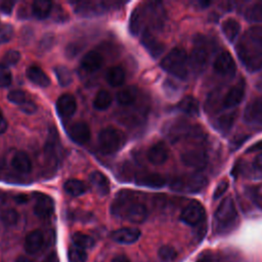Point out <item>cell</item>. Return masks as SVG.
Listing matches in <instances>:
<instances>
[{
    "instance_id": "47",
    "label": "cell",
    "mask_w": 262,
    "mask_h": 262,
    "mask_svg": "<svg viewBox=\"0 0 262 262\" xmlns=\"http://www.w3.org/2000/svg\"><path fill=\"white\" fill-rule=\"evenodd\" d=\"M13 36V28L9 24H0V44L10 41Z\"/></svg>"
},
{
    "instance_id": "40",
    "label": "cell",
    "mask_w": 262,
    "mask_h": 262,
    "mask_svg": "<svg viewBox=\"0 0 262 262\" xmlns=\"http://www.w3.org/2000/svg\"><path fill=\"white\" fill-rule=\"evenodd\" d=\"M72 242L73 245L80 247L84 250L92 248L94 246V239L90 235L82 232H75L72 235Z\"/></svg>"
},
{
    "instance_id": "26",
    "label": "cell",
    "mask_w": 262,
    "mask_h": 262,
    "mask_svg": "<svg viewBox=\"0 0 262 262\" xmlns=\"http://www.w3.org/2000/svg\"><path fill=\"white\" fill-rule=\"evenodd\" d=\"M27 78L34 84L40 87H47L50 85V79L47 74L38 66H31L26 71Z\"/></svg>"
},
{
    "instance_id": "9",
    "label": "cell",
    "mask_w": 262,
    "mask_h": 262,
    "mask_svg": "<svg viewBox=\"0 0 262 262\" xmlns=\"http://www.w3.org/2000/svg\"><path fill=\"white\" fill-rule=\"evenodd\" d=\"M180 159L183 165L196 170L204 169L208 164V155L203 148L200 147L185 150L181 154Z\"/></svg>"
},
{
    "instance_id": "3",
    "label": "cell",
    "mask_w": 262,
    "mask_h": 262,
    "mask_svg": "<svg viewBox=\"0 0 262 262\" xmlns=\"http://www.w3.org/2000/svg\"><path fill=\"white\" fill-rule=\"evenodd\" d=\"M238 215L232 198L227 196L221 201L214 214L216 229L224 232L232 229L237 223Z\"/></svg>"
},
{
    "instance_id": "35",
    "label": "cell",
    "mask_w": 262,
    "mask_h": 262,
    "mask_svg": "<svg viewBox=\"0 0 262 262\" xmlns=\"http://www.w3.org/2000/svg\"><path fill=\"white\" fill-rule=\"evenodd\" d=\"M125 78H126L125 71L119 66L110 68L105 73V79L107 83L113 87H118L122 85L125 81Z\"/></svg>"
},
{
    "instance_id": "60",
    "label": "cell",
    "mask_w": 262,
    "mask_h": 262,
    "mask_svg": "<svg viewBox=\"0 0 262 262\" xmlns=\"http://www.w3.org/2000/svg\"><path fill=\"white\" fill-rule=\"evenodd\" d=\"M257 88L259 89V91H262V81H259V82H258Z\"/></svg>"
},
{
    "instance_id": "41",
    "label": "cell",
    "mask_w": 262,
    "mask_h": 262,
    "mask_svg": "<svg viewBox=\"0 0 262 262\" xmlns=\"http://www.w3.org/2000/svg\"><path fill=\"white\" fill-rule=\"evenodd\" d=\"M68 260L69 262H86L87 253L84 249L73 245L68 250Z\"/></svg>"
},
{
    "instance_id": "57",
    "label": "cell",
    "mask_w": 262,
    "mask_h": 262,
    "mask_svg": "<svg viewBox=\"0 0 262 262\" xmlns=\"http://www.w3.org/2000/svg\"><path fill=\"white\" fill-rule=\"evenodd\" d=\"M112 262H130V260H129L126 256L121 255V256L115 257V258L112 260Z\"/></svg>"
},
{
    "instance_id": "51",
    "label": "cell",
    "mask_w": 262,
    "mask_h": 262,
    "mask_svg": "<svg viewBox=\"0 0 262 262\" xmlns=\"http://www.w3.org/2000/svg\"><path fill=\"white\" fill-rule=\"evenodd\" d=\"M80 50H81V48L79 47L78 44H69L66 49V52H67L68 56H74L77 53H79Z\"/></svg>"
},
{
    "instance_id": "33",
    "label": "cell",
    "mask_w": 262,
    "mask_h": 262,
    "mask_svg": "<svg viewBox=\"0 0 262 262\" xmlns=\"http://www.w3.org/2000/svg\"><path fill=\"white\" fill-rule=\"evenodd\" d=\"M138 95V90L134 86H127L117 92V101L122 105H130L135 102Z\"/></svg>"
},
{
    "instance_id": "20",
    "label": "cell",
    "mask_w": 262,
    "mask_h": 262,
    "mask_svg": "<svg viewBox=\"0 0 262 262\" xmlns=\"http://www.w3.org/2000/svg\"><path fill=\"white\" fill-rule=\"evenodd\" d=\"M71 139L78 144H85L90 139V128L85 122H76L69 128Z\"/></svg>"
},
{
    "instance_id": "6",
    "label": "cell",
    "mask_w": 262,
    "mask_h": 262,
    "mask_svg": "<svg viewBox=\"0 0 262 262\" xmlns=\"http://www.w3.org/2000/svg\"><path fill=\"white\" fill-rule=\"evenodd\" d=\"M210 56L208 41L203 36H198L194 40L193 48L188 56V66L195 74H200L206 68Z\"/></svg>"
},
{
    "instance_id": "22",
    "label": "cell",
    "mask_w": 262,
    "mask_h": 262,
    "mask_svg": "<svg viewBox=\"0 0 262 262\" xmlns=\"http://www.w3.org/2000/svg\"><path fill=\"white\" fill-rule=\"evenodd\" d=\"M102 63H103L102 55L99 52L94 51V50L87 52L81 60L82 69L88 73L96 72L97 70H99L101 68Z\"/></svg>"
},
{
    "instance_id": "19",
    "label": "cell",
    "mask_w": 262,
    "mask_h": 262,
    "mask_svg": "<svg viewBox=\"0 0 262 262\" xmlns=\"http://www.w3.org/2000/svg\"><path fill=\"white\" fill-rule=\"evenodd\" d=\"M245 96V85L243 82L232 86L223 97L222 106L224 108H231L242 102Z\"/></svg>"
},
{
    "instance_id": "23",
    "label": "cell",
    "mask_w": 262,
    "mask_h": 262,
    "mask_svg": "<svg viewBox=\"0 0 262 262\" xmlns=\"http://www.w3.org/2000/svg\"><path fill=\"white\" fill-rule=\"evenodd\" d=\"M44 246V235L40 230H33L28 233L25 239V249L29 254H36Z\"/></svg>"
},
{
    "instance_id": "48",
    "label": "cell",
    "mask_w": 262,
    "mask_h": 262,
    "mask_svg": "<svg viewBox=\"0 0 262 262\" xmlns=\"http://www.w3.org/2000/svg\"><path fill=\"white\" fill-rule=\"evenodd\" d=\"M227 188H228V182H227L226 180L221 181V182L216 186V188H215V190H214V192H213V199H214V200L220 199V198L225 193V191L227 190Z\"/></svg>"
},
{
    "instance_id": "55",
    "label": "cell",
    "mask_w": 262,
    "mask_h": 262,
    "mask_svg": "<svg viewBox=\"0 0 262 262\" xmlns=\"http://www.w3.org/2000/svg\"><path fill=\"white\" fill-rule=\"evenodd\" d=\"M252 192H253V196L255 198V200L259 204L262 201V185L256 187L255 189H253Z\"/></svg>"
},
{
    "instance_id": "42",
    "label": "cell",
    "mask_w": 262,
    "mask_h": 262,
    "mask_svg": "<svg viewBox=\"0 0 262 262\" xmlns=\"http://www.w3.org/2000/svg\"><path fill=\"white\" fill-rule=\"evenodd\" d=\"M0 219L3 224L12 226L18 221V213L14 209H6L1 213Z\"/></svg>"
},
{
    "instance_id": "58",
    "label": "cell",
    "mask_w": 262,
    "mask_h": 262,
    "mask_svg": "<svg viewBox=\"0 0 262 262\" xmlns=\"http://www.w3.org/2000/svg\"><path fill=\"white\" fill-rule=\"evenodd\" d=\"M255 163H256L260 168H262V152H261V154H259V155L256 157V159H255Z\"/></svg>"
},
{
    "instance_id": "43",
    "label": "cell",
    "mask_w": 262,
    "mask_h": 262,
    "mask_svg": "<svg viewBox=\"0 0 262 262\" xmlns=\"http://www.w3.org/2000/svg\"><path fill=\"white\" fill-rule=\"evenodd\" d=\"M158 256L163 262H172L176 258L177 253L171 246H162L158 251Z\"/></svg>"
},
{
    "instance_id": "45",
    "label": "cell",
    "mask_w": 262,
    "mask_h": 262,
    "mask_svg": "<svg viewBox=\"0 0 262 262\" xmlns=\"http://www.w3.org/2000/svg\"><path fill=\"white\" fill-rule=\"evenodd\" d=\"M12 76L9 68L3 63H0V87L4 88L11 84Z\"/></svg>"
},
{
    "instance_id": "7",
    "label": "cell",
    "mask_w": 262,
    "mask_h": 262,
    "mask_svg": "<svg viewBox=\"0 0 262 262\" xmlns=\"http://www.w3.org/2000/svg\"><path fill=\"white\" fill-rule=\"evenodd\" d=\"M124 143V134L114 127H106L99 132L98 144L100 150L104 154L117 152L122 148Z\"/></svg>"
},
{
    "instance_id": "25",
    "label": "cell",
    "mask_w": 262,
    "mask_h": 262,
    "mask_svg": "<svg viewBox=\"0 0 262 262\" xmlns=\"http://www.w3.org/2000/svg\"><path fill=\"white\" fill-rule=\"evenodd\" d=\"M89 181L94 190L99 195H106L110 192V182L104 174L99 171H94L89 176Z\"/></svg>"
},
{
    "instance_id": "4",
    "label": "cell",
    "mask_w": 262,
    "mask_h": 262,
    "mask_svg": "<svg viewBox=\"0 0 262 262\" xmlns=\"http://www.w3.org/2000/svg\"><path fill=\"white\" fill-rule=\"evenodd\" d=\"M259 46L251 39L248 42H241L236 46V54L241 62L251 73L262 69V49Z\"/></svg>"
},
{
    "instance_id": "24",
    "label": "cell",
    "mask_w": 262,
    "mask_h": 262,
    "mask_svg": "<svg viewBox=\"0 0 262 262\" xmlns=\"http://www.w3.org/2000/svg\"><path fill=\"white\" fill-rule=\"evenodd\" d=\"M11 167L18 173L27 174L32 170V163L29 156L21 150L14 152L11 158Z\"/></svg>"
},
{
    "instance_id": "15",
    "label": "cell",
    "mask_w": 262,
    "mask_h": 262,
    "mask_svg": "<svg viewBox=\"0 0 262 262\" xmlns=\"http://www.w3.org/2000/svg\"><path fill=\"white\" fill-rule=\"evenodd\" d=\"M77 110V102L72 94L66 93L58 97L56 101V111L61 119H70Z\"/></svg>"
},
{
    "instance_id": "37",
    "label": "cell",
    "mask_w": 262,
    "mask_h": 262,
    "mask_svg": "<svg viewBox=\"0 0 262 262\" xmlns=\"http://www.w3.org/2000/svg\"><path fill=\"white\" fill-rule=\"evenodd\" d=\"M112 101H113V98H112V95L110 94V92L104 89H101L95 94L92 104L95 110L104 111L111 106Z\"/></svg>"
},
{
    "instance_id": "16",
    "label": "cell",
    "mask_w": 262,
    "mask_h": 262,
    "mask_svg": "<svg viewBox=\"0 0 262 262\" xmlns=\"http://www.w3.org/2000/svg\"><path fill=\"white\" fill-rule=\"evenodd\" d=\"M140 230L135 227H122L119 229L114 230L111 233V237L113 241L119 244H133L138 241L140 237Z\"/></svg>"
},
{
    "instance_id": "12",
    "label": "cell",
    "mask_w": 262,
    "mask_h": 262,
    "mask_svg": "<svg viewBox=\"0 0 262 262\" xmlns=\"http://www.w3.org/2000/svg\"><path fill=\"white\" fill-rule=\"evenodd\" d=\"M214 71L222 76V77H232L235 74V62L232 58L231 54L227 51L220 52L214 62H213Z\"/></svg>"
},
{
    "instance_id": "21",
    "label": "cell",
    "mask_w": 262,
    "mask_h": 262,
    "mask_svg": "<svg viewBox=\"0 0 262 262\" xmlns=\"http://www.w3.org/2000/svg\"><path fill=\"white\" fill-rule=\"evenodd\" d=\"M168 148L163 142H157L152 144L147 150V160L154 165H162L168 159Z\"/></svg>"
},
{
    "instance_id": "18",
    "label": "cell",
    "mask_w": 262,
    "mask_h": 262,
    "mask_svg": "<svg viewBox=\"0 0 262 262\" xmlns=\"http://www.w3.org/2000/svg\"><path fill=\"white\" fill-rule=\"evenodd\" d=\"M54 211V202L53 200L43 193H39L36 196V202L34 205V212L40 218H48L52 215Z\"/></svg>"
},
{
    "instance_id": "17",
    "label": "cell",
    "mask_w": 262,
    "mask_h": 262,
    "mask_svg": "<svg viewBox=\"0 0 262 262\" xmlns=\"http://www.w3.org/2000/svg\"><path fill=\"white\" fill-rule=\"evenodd\" d=\"M107 2H79L75 6V12L83 16H91L103 13L110 8Z\"/></svg>"
},
{
    "instance_id": "5",
    "label": "cell",
    "mask_w": 262,
    "mask_h": 262,
    "mask_svg": "<svg viewBox=\"0 0 262 262\" xmlns=\"http://www.w3.org/2000/svg\"><path fill=\"white\" fill-rule=\"evenodd\" d=\"M164 134L170 141L176 142L183 138L193 137L199 138L203 135L202 130H199L196 126H191L186 121L176 120L168 123L164 128Z\"/></svg>"
},
{
    "instance_id": "34",
    "label": "cell",
    "mask_w": 262,
    "mask_h": 262,
    "mask_svg": "<svg viewBox=\"0 0 262 262\" xmlns=\"http://www.w3.org/2000/svg\"><path fill=\"white\" fill-rule=\"evenodd\" d=\"M52 10V3L48 0H37L32 4V12L38 19H45Z\"/></svg>"
},
{
    "instance_id": "38",
    "label": "cell",
    "mask_w": 262,
    "mask_h": 262,
    "mask_svg": "<svg viewBox=\"0 0 262 262\" xmlns=\"http://www.w3.org/2000/svg\"><path fill=\"white\" fill-rule=\"evenodd\" d=\"M245 18L250 23H262V1L249 6L245 12Z\"/></svg>"
},
{
    "instance_id": "11",
    "label": "cell",
    "mask_w": 262,
    "mask_h": 262,
    "mask_svg": "<svg viewBox=\"0 0 262 262\" xmlns=\"http://www.w3.org/2000/svg\"><path fill=\"white\" fill-rule=\"evenodd\" d=\"M142 7L144 13V20L147 18L154 29H160L164 26L166 13L161 3L150 2Z\"/></svg>"
},
{
    "instance_id": "28",
    "label": "cell",
    "mask_w": 262,
    "mask_h": 262,
    "mask_svg": "<svg viewBox=\"0 0 262 262\" xmlns=\"http://www.w3.org/2000/svg\"><path fill=\"white\" fill-rule=\"evenodd\" d=\"M136 183L138 185L152 187V188H159L166 184V179L160 174L156 173H147V174H141L137 176Z\"/></svg>"
},
{
    "instance_id": "54",
    "label": "cell",
    "mask_w": 262,
    "mask_h": 262,
    "mask_svg": "<svg viewBox=\"0 0 262 262\" xmlns=\"http://www.w3.org/2000/svg\"><path fill=\"white\" fill-rule=\"evenodd\" d=\"M39 262H59V259H58V256L56 255V253L52 252V253L48 254L45 258H43Z\"/></svg>"
},
{
    "instance_id": "27",
    "label": "cell",
    "mask_w": 262,
    "mask_h": 262,
    "mask_svg": "<svg viewBox=\"0 0 262 262\" xmlns=\"http://www.w3.org/2000/svg\"><path fill=\"white\" fill-rule=\"evenodd\" d=\"M144 24V13H143V7L137 6L133 9V11L130 14L129 18V32L132 35H138L141 32L142 26Z\"/></svg>"
},
{
    "instance_id": "46",
    "label": "cell",
    "mask_w": 262,
    "mask_h": 262,
    "mask_svg": "<svg viewBox=\"0 0 262 262\" xmlns=\"http://www.w3.org/2000/svg\"><path fill=\"white\" fill-rule=\"evenodd\" d=\"M20 58V54L18 51L16 50H9L7 51L2 58V63L7 66V67H11V66H15L18 60Z\"/></svg>"
},
{
    "instance_id": "53",
    "label": "cell",
    "mask_w": 262,
    "mask_h": 262,
    "mask_svg": "<svg viewBox=\"0 0 262 262\" xmlns=\"http://www.w3.org/2000/svg\"><path fill=\"white\" fill-rule=\"evenodd\" d=\"M260 150H262V140H259L256 143L249 146V148L246 150V152L249 154V152H255V151H260Z\"/></svg>"
},
{
    "instance_id": "50",
    "label": "cell",
    "mask_w": 262,
    "mask_h": 262,
    "mask_svg": "<svg viewBox=\"0 0 262 262\" xmlns=\"http://www.w3.org/2000/svg\"><path fill=\"white\" fill-rule=\"evenodd\" d=\"M14 2L13 1H4V2H1L0 3V11L2 13H5V14H10L12 12V9H13V6H14Z\"/></svg>"
},
{
    "instance_id": "14",
    "label": "cell",
    "mask_w": 262,
    "mask_h": 262,
    "mask_svg": "<svg viewBox=\"0 0 262 262\" xmlns=\"http://www.w3.org/2000/svg\"><path fill=\"white\" fill-rule=\"evenodd\" d=\"M140 41L142 46L154 58L159 57L165 50V45L161 41H159L148 29L143 30V32L141 33Z\"/></svg>"
},
{
    "instance_id": "10",
    "label": "cell",
    "mask_w": 262,
    "mask_h": 262,
    "mask_svg": "<svg viewBox=\"0 0 262 262\" xmlns=\"http://www.w3.org/2000/svg\"><path fill=\"white\" fill-rule=\"evenodd\" d=\"M206 217L205 208L196 202L187 205L180 214V220L190 226L200 224Z\"/></svg>"
},
{
    "instance_id": "8",
    "label": "cell",
    "mask_w": 262,
    "mask_h": 262,
    "mask_svg": "<svg viewBox=\"0 0 262 262\" xmlns=\"http://www.w3.org/2000/svg\"><path fill=\"white\" fill-rule=\"evenodd\" d=\"M208 183L207 178L202 174H192L174 178L171 183V189L179 192H200Z\"/></svg>"
},
{
    "instance_id": "39",
    "label": "cell",
    "mask_w": 262,
    "mask_h": 262,
    "mask_svg": "<svg viewBox=\"0 0 262 262\" xmlns=\"http://www.w3.org/2000/svg\"><path fill=\"white\" fill-rule=\"evenodd\" d=\"M53 71H54V74H55L56 79L60 86L66 87L72 83L73 76H72L71 71L68 68H66L63 66H56L53 69Z\"/></svg>"
},
{
    "instance_id": "30",
    "label": "cell",
    "mask_w": 262,
    "mask_h": 262,
    "mask_svg": "<svg viewBox=\"0 0 262 262\" xmlns=\"http://www.w3.org/2000/svg\"><path fill=\"white\" fill-rule=\"evenodd\" d=\"M176 108L181 113H184L189 116H198L200 112L199 101L193 96L183 97L176 105Z\"/></svg>"
},
{
    "instance_id": "59",
    "label": "cell",
    "mask_w": 262,
    "mask_h": 262,
    "mask_svg": "<svg viewBox=\"0 0 262 262\" xmlns=\"http://www.w3.org/2000/svg\"><path fill=\"white\" fill-rule=\"evenodd\" d=\"M15 262H36V261H34L30 258H27V257H18Z\"/></svg>"
},
{
    "instance_id": "32",
    "label": "cell",
    "mask_w": 262,
    "mask_h": 262,
    "mask_svg": "<svg viewBox=\"0 0 262 262\" xmlns=\"http://www.w3.org/2000/svg\"><path fill=\"white\" fill-rule=\"evenodd\" d=\"M235 113H228V114H224L222 116H219L215 122H214V127L215 129L225 135L227 132H229V130L232 128L233 124H234V121H235Z\"/></svg>"
},
{
    "instance_id": "56",
    "label": "cell",
    "mask_w": 262,
    "mask_h": 262,
    "mask_svg": "<svg viewBox=\"0 0 262 262\" xmlns=\"http://www.w3.org/2000/svg\"><path fill=\"white\" fill-rule=\"evenodd\" d=\"M7 129V121L3 117L2 112L0 111V134H3Z\"/></svg>"
},
{
    "instance_id": "36",
    "label": "cell",
    "mask_w": 262,
    "mask_h": 262,
    "mask_svg": "<svg viewBox=\"0 0 262 262\" xmlns=\"http://www.w3.org/2000/svg\"><path fill=\"white\" fill-rule=\"evenodd\" d=\"M64 191L73 196H80L87 191V187L85 183L79 179H68L63 184Z\"/></svg>"
},
{
    "instance_id": "1",
    "label": "cell",
    "mask_w": 262,
    "mask_h": 262,
    "mask_svg": "<svg viewBox=\"0 0 262 262\" xmlns=\"http://www.w3.org/2000/svg\"><path fill=\"white\" fill-rule=\"evenodd\" d=\"M113 215L131 223H142L147 217L146 207L133 200L129 191H120L111 206Z\"/></svg>"
},
{
    "instance_id": "31",
    "label": "cell",
    "mask_w": 262,
    "mask_h": 262,
    "mask_svg": "<svg viewBox=\"0 0 262 262\" xmlns=\"http://www.w3.org/2000/svg\"><path fill=\"white\" fill-rule=\"evenodd\" d=\"M221 30L227 41L232 43L241 32V25L233 18H227L222 23Z\"/></svg>"
},
{
    "instance_id": "2",
    "label": "cell",
    "mask_w": 262,
    "mask_h": 262,
    "mask_svg": "<svg viewBox=\"0 0 262 262\" xmlns=\"http://www.w3.org/2000/svg\"><path fill=\"white\" fill-rule=\"evenodd\" d=\"M161 68L172 76L184 80L188 75V55L181 47L171 49L161 60Z\"/></svg>"
},
{
    "instance_id": "13",
    "label": "cell",
    "mask_w": 262,
    "mask_h": 262,
    "mask_svg": "<svg viewBox=\"0 0 262 262\" xmlns=\"http://www.w3.org/2000/svg\"><path fill=\"white\" fill-rule=\"evenodd\" d=\"M243 119L249 125L262 127V97L253 99L247 104Z\"/></svg>"
},
{
    "instance_id": "49",
    "label": "cell",
    "mask_w": 262,
    "mask_h": 262,
    "mask_svg": "<svg viewBox=\"0 0 262 262\" xmlns=\"http://www.w3.org/2000/svg\"><path fill=\"white\" fill-rule=\"evenodd\" d=\"M19 108L21 110V112H24L25 114L28 115H32L37 111V105L31 101V100H27L25 103H23L21 105H19Z\"/></svg>"
},
{
    "instance_id": "44",
    "label": "cell",
    "mask_w": 262,
    "mask_h": 262,
    "mask_svg": "<svg viewBox=\"0 0 262 262\" xmlns=\"http://www.w3.org/2000/svg\"><path fill=\"white\" fill-rule=\"evenodd\" d=\"M7 99L17 105H21L23 103H25L27 101V96L26 93L23 90L19 89H15V90H11L8 94H7Z\"/></svg>"
},
{
    "instance_id": "52",
    "label": "cell",
    "mask_w": 262,
    "mask_h": 262,
    "mask_svg": "<svg viewBox=\"0 0 262 262\" xmlns=\"http://www.w3.org/2000/svg\"><path fill=\"white\" fill-rule=\"evenodd\" d=\"M247 136H242V137H234L232 140H231V143H230V146L232 147V149H235V148H238V146H241L243 144V142L246 140Z\"/></svg>"
},
{
    "instance_id": "29",
    "label": "cell",
    "mask_w": 262,
    "mask_h": 262,
    "mask_svg": "<svg viewBox=\"0 0 262 262\" xmlns=\"http://www.w3.org/2000/svg\"><path fill=\"white\" fill-rule=\"evenodd\" d=\"M237 173L250 179H260L262 177L261 168L254 162L250 164L249 162L241 161L236 164Z\"/></svg>"
}]
</instances>
